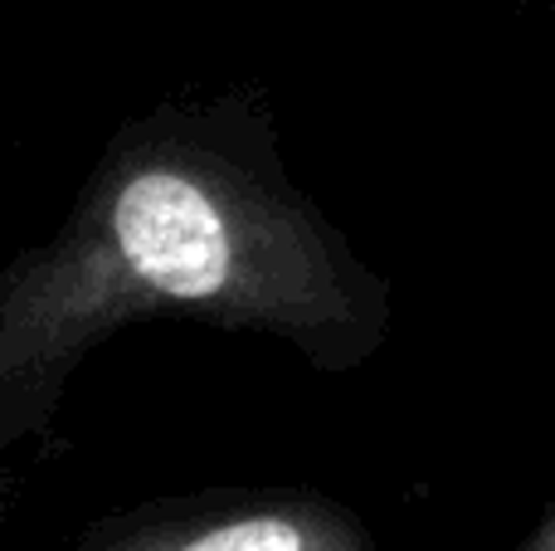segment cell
I'll return each instance as SVG.
<instances>
[{
    "mask_svg": "<svg viewBox=\"0 0 555 551\" xmlns=\"http://www.w3.org/2000/svg\"><path fill=\"white\" fill-rule=\"evenodd\" d=\"M113 240L127 269L171 298H210L234 269L220 205L181 171H137L113 201Z\"/></svg>",
    "mask_w": 555,
    "mask_h": 551,
    "instance_id": "6da1fadb",
    "label": "cell"
},
{
    "mask_svg": "<svg viewBox=\"0 0 555 551\" xmlns=\"http://www.w3.org/2000/svg\"><path fill=\"white\" fill-rule=\"evenodd\" d=\"M181 551H307V533L287 517H240V523H224L215 533L195 537Z\"/></svg>",
    "mask_w": 555,
    "mask_h": 551,
    "instance_id": "7a4b0ae2",
    "label": "cell"
}]
</instances>
